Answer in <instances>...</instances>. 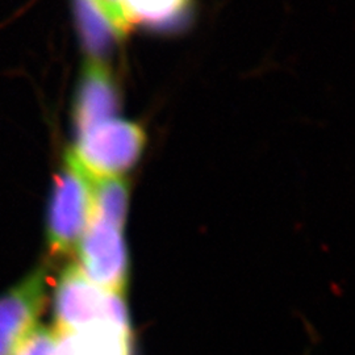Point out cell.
I'll return each instance as SVG.
<instances>
[{"instance_id": "cell-1", "label": "cell", "mask_w": 355, "mask_h": 355, "mask_svg": "<svg viewBox=\"0 0 355 355\" xmlns=\"http://www.w3.org/2000/svg\"><path fill=\"white\" fill-rule=\"evenodd\" d=\"M55 330L82 331L96 327L130 330L123 295L104 291L71 263L62 270L54 292Z\"/></svg>"}, {"instance_id": "cell-2", "label": "cell", "mask_w": 355, "mask_h": 355, "mask_svg": "<svg viewBox=\"0 0 355 355\" xmlns=\"http://www.w3.org/2000/svg\"><path fill=\"white\" fill-rule=\"evenodd\" d=\"M144 148L142 128L114 117L78 133L67 157L92 180L111 179L133 168Z\"/></svg>"}, {"instance_id": "cell-3", "label": "cell", "mask_w": 355, "mask_h": 355, "mask_svg": "<svg viewBox=\"0 0 355 355\" xmlns=\"http://www.w3.org/2000/svg\"><path fill=\"white\" fill-rule=\"evenodd\" d=\"M94 180L66 157L55 178L48 211L46 234L51 253L73 252L89 225L92 214Z\"/></svg>"}, {"instance_id": "cell-4", "label": "cell", "mask_w": 355, "mask_h": 355, "mask_svg": "<svg viewBox=\"0 0 355 355\" xmlns=\"http://www.w3.org/2000/svg\"><path fill=\"white\" fill-rule=\"evenodd\" d=\"M80 270L104 291L123 295L127 288V245L123 229L91 214L89 225L78 243Z\"/></svg>"}, {"instance_id": "cell-5", "label": "cell", "mask_w": 355, "mask_h": 355, "mask_svg": "<svg viewBox=\"0 0 355 355\" xmlns=\"http://www.w3.org/2000/svg\"><path fill=\"white\" fill-rule=\"evenodd\" d=\"M45 277V270L38 267L0 296V355L15 354L37 328L46 296Z\"/></svg>"}, {"instance_id": "cell-6", "label": "cell", "mask_w": 355, "mask_h": 355, "mask_svg": "<svg viewBox=\"0 0 355 355\" xmlns=\"http://www.w3.org/2000/svg\"><path fill=\"white\" fill-rule=\"evenodd\" d=\"M120 95L114 78L101 61L91 60L83 70L74 105L76 133L114 119Z\"/></svg>"}, {"instance_id": "cell-7", "label": "cell", "mask_w": 355, "mask_h": 355, "mask_svg": "<svg viewBox=\"0 0 355 355\" xmlns=\"http://www.w3.org/2000/svg\"><path fill=\"white\" fill-rule=\"evenodd\" d=\"M53 355H130V330L96 327L71 333L57 331Z\"/></svg>"}, {"instance_id": "cell-8", "label": "cell", "mask_w": 355, "mask_h": 355, "mask_svg": "<svg viewBox=\"0 0 355 355\" xmlns=\"http://www.w3.org/2000/svg\"><path fill=\"white\" fill-rule=\"evenodd\" d=\"M76 24L85 48L94 57H103L124 37L112 19L95 0H74Z\"/></svg>"}, {"instance_id": "cell-9", "label": "cell", "mask_w": 355, "mask_h": 355, "mask_svg": "<svg viewBox=\"0 0 355 355\" xmlns=\"http://www.w3.org/2000/svg\"><path fill=\"white\" fill-rule=\"evenodd\" d=\"M128 205L129 189L121 178L94 180L92 215L124 230Z\"/></svg>"}, {"instance_id": "cell-10", "label": "cell", "mask_w": 355, "mask_h": 355, "mask_svg": "<svg viewBox=\"0 0 355 355\" xmlns=\"http://www.w3.org/2000/svg\"><path fill=\"white\" fill-rule=\"evenodd\" d=\"M128 26H166L187 11L191 0H117Z\"/></svg>"}, {"instance_id": "cell-11", "label": "cell", "mask_w": 355, "mask_h": 355, "mask_svg": "<svg viewBox=\"0 0 355 355\" xmlns=\"http://www.w3.org/2000/svg\"><path fill=\"white\" fill-rule=\"evenodd\" d=\"M55 343V329L37 327L13 355H53Z\"/></svg>"}, {"instance_id": "cell-12", "label": "cell", "mask_w": 355, "mask_h": 355, "mask_svg": "<svg viewBox=\"0 0 355 355\" xmlns=\"http://www.w3.org/2000/svg\"><path fill=\"white\" fill-rule=\"evenodd\" d=\"M101 7H102L103 10L105 11V13L112 19V21H114L116 26L121 31V33L125 36L128 32H129V29H130V26H128L127 21H125V19H124V16H123V13H121V10H120V6H119V1L117 0H95Z\"/></svg>"}]
</instances>
